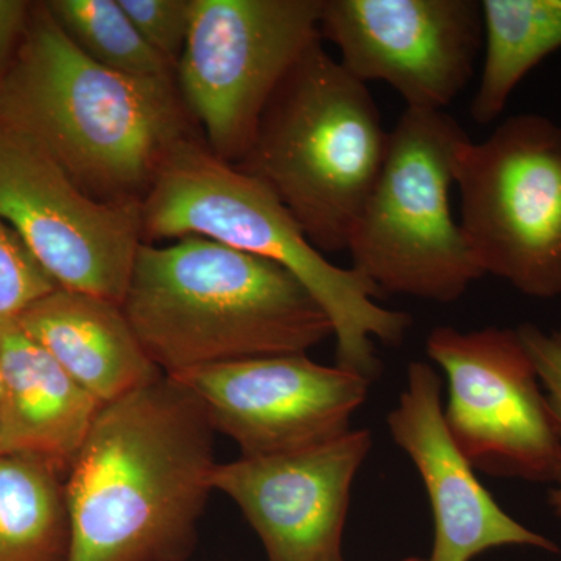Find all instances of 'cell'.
<instances>
[{
	"instance_id": "obj_12",
	"label": "cell",
	"mask_w": 561,
	"mask_h": 561,
	"mask_svg": "<svg viewBox=\"0 0 561 561\" xmlns=\"http://www.w3.org/2000/svg\"><path fill=\"white\" fill-rule=\"evenodd\" d=\"M171 378L202 401L214 430L238 443L243 457L298 451L341 437L371 383L308 354L227 362Z\"/></svg>"
},
{
	"instance_id": "obj_17",
	"label": "cell",
	"mask_w": 561,
	"mask_h": 561,
	"mask_svg": "<svg viewBox=\"0 0 561 561\" xmlns=\"http://www.w3.org/2000/svg\"><path fill=\"white\" fill-rule=\"evenodd\" d=\"M483 68L472 119L490 124L524 77L561 49V0H483Z\"/></svg>"
},
{
	"instance_id": "obj_10",
	"label": "cell",
	"mask_w": 561,
	"mask_h": 561,
	"mask_svg": "<svg viewBox=\"0 0 561 561\" xmlns=\"http://www.w3.org/2000/svg\"><path fill=\"white\" fill-rule=\"evenodd\" d=\"M0 219L60 289L122 305L144 242L140 205L95 201L46 151L3 125Z\"/></svg>"
},
{
	"instance_id": "obj_14",
	"label": "cell",
	"mask_w": 561,
	"mask_h": 561,
	"mask_svg": "<svg viewBox=\"0 0 561 561\" xmlns=\"http://www.w3.org/2000/svg\"><path fill=\"white\" fill-rule=\"evenodd\" d=\"M387 424L393 440L411 457L430 496L434 546L427 561H471L507 546L560 551L556 542L508 515L476 478L474 468L446 427L442 382L431 365H409L408 386Z\"/></svg>"
},
{
	"instance_id": "obj_6",
	"label": "cell",
	"mask_w": 561,
	"mask_h": 561,
	"mask_svg": "<svg viewBox=\"0 0 561 561\" xmlns=\"http://www.w3.org/2000/svg\"><path fill=\"white\" fill-rule=\"evenodd\" d=\"M468 139L445 111L405 108L390 131L346 249L381 294L453 302L482 278L451 206L457 153Z\"/></svg>"
},
{
	"instance_id": "obj_22",
	"label": "cell",
	"mask_w": 561,
	"mask_h": 561,
	"mask_svg": "<svg viewBox=\"0 0 561 561\" xmlns=\"http://www.w3.org/2000/svg\"><path fill=\"white\" fill-rule=\"evenodd\" d=\"M524 348L534 362L542 390L556 419L561 440V328L545 331L531 323L518 328ZM549 507L561 522V471L553 489L549 491Z\"/></svg>"
},
{
	"instance_id": "obj_11",
	"label": "cell",
	"mask_w": 561,
	"mask_h": 561,
	"mask_svg": "<svg viewBox=\"0 0 561 561\" xmlns=\"http://www.w3.org/2000/svg\"><path fill=\"white\" fill-rule=\"evenodd\" d=\"M321 39L362 83L382 81L408 108L443 111L470 83L483 46L474 0H323Z\"/></svg>"
},
{
	"instance_id": "obj_21",
	"label": "cell",
	"mask_w": 561,
	"mask_h": 561,
	"mask_svg": "<svg viewBox=\"0 0 561 561\" xmlns=\"http://www.w3.org/2000/svg\"><path fill=\"white\" fill-rule=\"evenodd\" d=\"M136 31L172 66L179 65L192 24V0H119Z\"/></svg>"
},
{
	"instance_id": "obj_5",
	"label": "cell",
	"mask_w": 561,
	"mask_h": 561,
	"mask_svg": "<svg viewBox=\"0 0 561 561\" xmlns=\"http://www.w3.org/2000/svg\"><path fill=\"white\" fill-rule=\"evenodd\" d=\"M389 136L367 84L320 39L280 81L236 168L278 197L316 249L332 253L348 249Z\"/></svg>"
},
{
	"instance_id": "obj_16",
	"label": "cell",
	"mask_w": 561,
	"mask_h": 561,
	"mask_svg": "<svg viewBox=\"0 0 561 561\" xmlns=\"http://www.w3.org/2000/svg\"><path fill=\"white\" fill-rule=\"evenodd\" d=\"M18 323L102 404L164 376L147 356L119 302L58 287Z\"/></svg>"
},
{
	"instance_id": "obj_15",
	"label": "cell",
	"mask_w": 561,
	"mask_h": 561,
	"mask_svg": "<svg viewBox=\"0 0 561 561\" xmlns=\"http://www.w3.org/2000/svg\"><path fill=\"white\" fill-rule=\"evenodd\" d=\"M0 365L3 456L38 457L68 474L102 402L73 381L18 320L0 321Z\"/></svg>"
},
{
	"instance_id": "obj_23",
	"label": "cell",
	"mask_w": 561,
	"mask_h": 561,
	"mask_svg": "<svg viewBox=\"0 0 561 561\" xmlns=\"http://www.w3.org/2000/svg\"><path fill=\"white\" fill-rule=\"evenodd\" d=\"M33 3L24 0H0V79L16 58L27 32Z\"/></svg>"
},
{
	"instance_id": "obj_8",
	"label": "cell",
	"mask_w": 561,
	"mask_h": 561,
	"mask_svg": "<svg viewBox=\"0 0 561 561\" xmlns=\"http://www.w3.org/2000/svg\"><path fill=\"white\" fill-rule=\"evenodd\" d=\"M323 0H192L176 84L206 147L238 164L265 106L321 39Z\"/></svg>"
},
{
	"instance_id": "obj_2",
	"label": "cell",
	"mask_w": 561,
	"mask_h": 561,
	"mask_svg": "<svg viewBox=\"0 0 561 561\" xmlns=\"http://www.w3.org/2000/svg\"><path fill=\"white\" fill-rule=\"evenodd\" d=\"M0 125L58 162L95 201L140 205L172 151L202 136L176 79H139L99 65L33 5L0 79Z\"/></svg>"
},
{
	"instance_id": "obj_3",
	"label": "cell",
	"mask_w": 561,
	"mask_h": 561,
	"mask_svg": "<svg viewBox=\"0 0 561 561\" xmlns=\"http://www.w3.org/2000/svg\"><path fill=\"white\" fill-rule=\"evenodd\" d=\"M121 306L165 376L308 354L334 332L319 301L286 268L195 236L171 245L142 242Z\"/></svg>"
},
{
	"instance_id": "obj_26",
	"label": "cell",
	"mask_w": 561,
	"mask_h": 561,
	"mask_svg": "<svg viewBox=\"0 0 561 561\" xmlns=\"http://www.w3.org/2000/svg\"><path fill=\"white\" fill-rule=\"evenodd\" d=\"M3 456V453H2V442H0V457Z\"/></svg>"
},
{
	"instance_id": "obj_25",
	"label": "cell",
	"mask_w": 561,
	"mask_h": 561,
	"mask_svg": "<svg viewBox=\"0 0 561 561\" xmlns=\"http://www.w3.org/2000/svg\"><path fill=\"white\" fill-rule=\"evenodd\" d=\"M0 387H2V365H0Z\"/></svg>"
},
{
	"instance_id": "obj_4",
	"label": "cell",
	"mask_w": 561,
	"mask_h": 561,
	"mask_svg": "<svg viewBox=\"0 0 561 561\" xmlns=\"http://www.w3.org/2000/svg\"><path fill=\"white\" fill-rule=\"evenodd\" d=\"M146 243L205 238L290 272L330 317L339 367L375 381V342L400 345L408 313L382 308L381 291L356 268H342L312 245L267 186L206 147L202 136L172 151L140 203Z\"/></svg>"
},
{
	"instance_id": "obj_24",
	"label": "cell",
	"mask_w": 561,
	"mask_h": 561,
	"mask_svg": "<svg viewBox=\"0 0 561 561\" xmlns=\"http://www.w3.org/2000/svg\"><path fill=\"white\" fill-rule=\"evenodd\" d=\"M401 561H427V560L420 559V557H409V559L401 560Z\"/></svg>"
},
{
	"instance_id": "obj_9",
	"label": "cell",
	"mask_w": 561,
	"mask_h": 561,
	"mask_svg": "<svg viewBox=\"0 0 561 561\" xmlns=\"http://www.w3.org/2000/svg\"><path fill=\"white\" fill-rule=\"evenodd\" d=\"M426 351L448 381L446 427L472 468L556 483L559 430L518 331L435 328Z\"/></svg>"
},
{
	"instance_id": "obj_13",
	"label": "cell",
	"mask_w": 561,
	"mask_h": 561,
	"mask_svg": "<svg viewBox=\"0 0 561 561\" xmlns=\"http://www.w3.org/2000/svg\"><path fill=\"white\" fill-rule=\"evenodd\" d=\"M373 446L348 431L311 448L217 463L213 490L231 497L268 561H343L351 489Z\"/></svg>"
},
{
	"instance_id": "obj_20",
	"label": "cell",
	"mask_w": 561,
	"mask_h": 561,
	"mask_svg": "<svg viewBox=\"0 0 561 561\" xmlns=\"http://www.w3.org/2000/svg\"><path fill=\"white\" fill-rule=\"evenodd\" d=\"M57 289L20 236L0 219V321L20 319L36 301Z\"/></svg>"
},
{
	"instance_id": "obj_19",
	"label": "cell",
	"mask_w": 561,
	"mask_h": 561,
	"mask_svg": "<svg viewBox=\"0 0 561 561\" xmlns=\"http://www.w3.org/2000/svg\"><path fill=\"white\" fill-rule=\"evenodd\" d=\"M47 7L69 38L99 65L139 79H176L175 66L142 39L119 0H54Z\"/></svg>"
},
{
	"instance_id": "obj_18",
	"label": "cell",
	"mask_w": 561,
	"mask_h": 561,
	"mask_svg": "<svg viewBox=\"0 0 561 561\" xmlns=\"http://www.w3.org/2000/svg\"><path fill=\"white\" fill-rule=\"evenodd\" d=\"M66 472L38 457H0V561H66Z\"/></svg>"
},
{
	"instance_id": "obj_7",
	"label": "cell",
	"mask_w": 561,
	"mask_h": 561,
	"mask_svg": "<svg viewBox=\"0 0 561 561\" xmlns=\"http://www.w3.org/2000/svg\"><path fill=\"white\" fill-rule=\"evenodd\" d=\"M460 227L483 275L534 298L561 295V127L538 114L502 122L456 162Z\"/></svg>"
},
{
	"instance_id": "obj_1",
	"label": "cell",
	"mask_w": 561,
	"mask_h": 561,
	"mask_svg": "<svg viewBox=\"0 0 561 561\" xmlns=\"http://www.w3.org/2000/svg\"><path fill=\"white\" fill-rule=\"evenodd\" d=\"M214 430L171 376L103 404L65 479L66 561H186L213 493Z\"/></svg>"
}]
</instances>
